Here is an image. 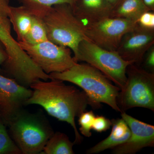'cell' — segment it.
Masks as SVG:
<instances>
[{
  "label": "cell",
  "instance_id": "obj_1",
  "mask_svg": "<svg viewBox=\"0 0 154 154\" xmlns=\"http://www.w3.org/2000/svg\"><path fill=\"white\" fill-rule=\"evenodd\" d=\"M32 94L25 105H36L43 107L51 116L71 125L74 130L75 144H79L83 137L77 129L75 118L86 110L91 103L84 91L63 81L52 79L38 80L30 86Z\"/></svg>",
  "mask_w": 154,
  "mask_h": 154
},
{
  "label": "cell",
  "instance_id": "obj_2",
  "mask_svg": "<svg viewBox=\"0 0 154 154\" xmlns=\"http://www.w3.org/2000/svg\"><path fill=\"white\" fill-rule=\"evenodd\" d=\"M49 75L51 79L72 83L82 88L94 109L100 108L101 104L104 103L116 112L121 113L117 103L120 88L90 65L77 63L65 71L52 73Z\"/></svg>",
  "mask_w": 154,
  "mask_h": 154
},
{
  "label": "cell",
  "instance_id": "obj_3",
  "mask_svg": "<svg viewBox=\"0 0 154 154\" xmlns=\"http://www.w3.org/2000/svg\"><path fill=\"white\" fill-rule=\"evenodd\" d=\"M46 28L48 39L51 42L71 49L76 55L79 44L88 39L86 26L74 14L68 4L56 5L40 15Z\"/></svg>",
  "mask_w": 154,
  "mask_h": 154
},
{
  "label": "cell",
  "instance_id": "obj_4",
  "mask_svg": "<svg viewBox=\"0 0 154 154\" xmlns=\"http://www.w3.org/2000/svg\"><path fill=\"white\" fill-rule=\"evenodd\" d=\"M7 127L11 138L23 154H41L54 133L44 116L23 109Z\"/></svg>",
  "mask_w": 154,
  "mask_h": 154
},
{
  "label": "cell",
  "instance_id": "obj_5",
  "mask_svg": "<svg viewBox=\"0 0 154 154\" xmlns=\"http://www.w3.org/2000/svg\"><path fill=\"white\" fill-rule=\"evenodd\" d=\"M74 57L77 63L85 62L99 70L120 90L126 83L127 69L133 64L125 60L117 51L104 49L88 39L81 42Z\"/></svg>",
  "mask_w": 154,
  "mask_h": 154
},
{
  "label": "cell",
  "instance_id": "obj_6",
  "mask_svg": "<svg viewBox=\"0 0 154 154\" xmlns=\"http://www.w3.org/2000/svg\"><path fill=\"white\" fill-rule=\"evenodd\" d=\"M124 88L117 98L122 112L134 107H142L154 111V73L135 64L128 66Z\"/></svg>",
  "mask_w": 154,
  "mask_h": 154
},
{
  "label": "cell",
  "instance_id": "obj_7",
  "mask_svg": "<svg viewBox=\"0 0 154 154\" xmlns=\"http://www.w3.org/2000/svg\"><path fill=\"white\" fill-rule=\"evenodd\" d=\"M19 43L33 62L47 74L65 71L78 63L72 56L71 49L49 40L33 45Z\"/></svg>",
  "mask_w": 154,
  "mask_h": 154
},
{
  "label": "cell",
  "instance_id": "obj_8",
  "mask_svg": "<svg viewBox=\"0 0 154 154\" xmlns=\"http://www.w3.org/2000/svg\"><path fill=\"white\" fill-rule=\"evenodd\" d=\"M137 25L129 19L108 17L87 26L86 36L99 47L116 51L125 34Z\"/></svg>",
  "mask_w": 154,
  "mask_h": 154
},
{
  "label": "cell",
  "instance_id": "obj_9",
  "mask_svg": "<svg viewBox=\"0 0 154 154\" xmlns=\"http://www.w3.org/2000/svg\"><path fill=\"white\" fill-rule=\"evenodd\" d=\"M32 94L31 89L0 74V118L6 126L23 109Z\"/></svg>",
  "mask_w": 154,
  "mask_h": 154
},
{
  "label": "cell",
  "instance_id": "obj_10",
  "mask_svg": "<svg viewBox=\"0 0 154 154\" xmlns=\"http://www.w3.org/2000/svg\"><path fill=\"white\" fill-rule=\"evenodd\" d=\"M154 44V30L138 25L125 34L116 51L125 60L139 66L146 52Z\"/></svg>",
  "mask_w": 154,
  "mask_h": 154
},
{
  "label": "cell",
  "instance_id": "obj_11",
  "mask_svg": "<svg viewBox=\"0 0 154 154\" xmlns=\"http://www.w3.org/2000/svg\"><path fill=\"white\" fill-rule=\"evenodd\" d=\"M121 118L129 127L131 136L126 142L113 148V154H135L146 147L154 146V126L127 114L121 113Z\"/></svg>",
  "mask_w": 154,
  "mask_h": 154
},
{
  "label": "cell",
  "instance_id": "obj_12",
  "mask_svg": "<svg viewBox=\"0 0 154 154\" xmlns=\"http://www.w3.org/2000/svg\"><path fill=\"white\" fill-rule=\"evenodd\" d=\"M73 12L86 27L110 17L112 7L107 0H75Z\"/></svg>",
  "mask_w": 154,
  "mask_h": 154
},
{
  "label": "cell",
  "instance_id": "obj_13",
  "mask_svg": "<svg viewBox=\"0 0 154 154\" xmlns=\"http://www.w3.org/2000/svg\"><path fill=\"white\" fill-rule=\"evenodd\" d=\"M112 130L108 137L88 149L87 154H98L108 149H113L126 142L131 136L129 127L122 118L113 119Z\"/></svg>",
  "mask_w": 154,
  "mask_h": 154
},
{
  "label": "cell",
  "instance_id": "obj_14",
  "mask_svg": "<svg viewBox=\"0 0 154 154\" xmlns=\"http://www.w3.org/2000/svg\"><path fill=\"white\" fill-rule=\"evenodd\" d=\"M33 14L24 5L10 6L8 18L17 35L18 42H23L28 35L32 24Z\"/></svg>",
  "mask_w": 154,
  "mask_h": 154
},
{
  "label": "cell",
  "instance_id": "obj_15",
  "mask_svg": "<svg viewBox=\"0 0 154 154\" xmlns=\"http://www.w3.org/2000/svg\"><path fill=\"white\" fill-rule=\"evenodd\" d=\"M150 11L143 0H120L112 8L110 17L129 19L137 22L141 14Z\"/></svg>",
  "mask_w": 154,
  "mask_h": 154
},
{
  "label": "cell",
  "instance_id": "obj_16",
  "mask_svg": "<svg viewBox=\"0 0 154 154\" xmlns=\"http://www.w3.org/2000/svg\"><path fill=\"white\" fill-rule=\"evenodd\" d=\"M74 145L66 134L57 131L50 138L41 154H74Z\"/></svg>",
  "mask_w": 154,
  "mask_h": 154
},
{
  "label": "cell",
  "instance_id": "obj_17",
  "mask_svg": "<svg viewBox=\"0 0 154 154\" xmlns=\"http://www.w3.org/2000/svg\"><path fill=\"white\" fill-rule=\"evenodd\" d=\"M47 40H48L47 31L42 18L40 16L33 14L31 27L23 42L33 45Z\"/></svg>",
  "mask_w": 154,
  "mask_h": 154
},
{
  "label": "cell",
  "instance_id": "obj_18",
  "mask_svg": "<svg viewBox=\"0 0 154 154\" xmlns=\"http://www.w3.org/2000/svg\"><path fill=\"white\" fill-rule=\"evenodd\" d=\"M30 9L33 14L40 16L45 11L51 7L60 4H68L71 6L75 0H18Z\"/></svg>",
  "mask_w": 154,
  "mask_h": 154
},
{
  "label": "cell",
  "instance_id": "obj_19",
  "mask_svg": "<svg viewBox=\"0 0 154 154\" xmlns=\"http://www.w3.org/2000/svg\"><path fill=\"white\" fill-rule=\"evenodd\" d=\"M6 127L0 118V154H22L9 134Z\"/></svg>",
  "mask_w": 154,
  "mask_h": 154
},
{
  "label": "cell",
  "instance_id": "obj_20",
  "mask_svg": "<svg viewBox=\"0 0 154 154\" xmlns=\"http://www.w3.org/2000/svg\"><path fill=\"white\" fill-rule=\"evenodd\" d=\"M95 117V114L92 110L85 111L79 116L78 122L80 125L79 131L84 136L90 137L92 136L91 131Z\"/></svg>",
  "mask_w": 154,
  "mask_h": 154
},
{
  "label": "cell",
  "instance_id": "obj_21",
  "mask_svg": "<svg viewBox=\"0 0 154 154\" xmlns=\"http://www.w3.org/2000/svg\"><path fill=\"white\" fill-rule=\"evenodd\" d=\"M112 121L102 116H96L92 126V129L97 132L101 133L106 131L112 126Z\"/></svg>",
  "mask_w": 154,
  "mask_h": 154
},
{
  "label": "cell",
  "instance_id": "obj_22",
  "mask_svg": "<svg viewBox=\"0 0 154 154\" xmlns=\"http://www.w3.org/2000/svg\"><path fill=\"white\" fill-rule=\"evenodd\" d=\"M137 23L142 28L154 30V11H146L141 14L138 19Z\"/></svg>",
  "mask_w": 154,
  "mask_h": 154
},
{
  "label": "cell",
  "instance_id": "obj_23",
  "mask_svg": "<svg viewBox=\"0 0 154 154\" xmlns=\"http://www.w3.org/2000/svg\"><path fill=\"white\" fill-rule=\"evenodd\" d=\"M144 65L148 71L153 72L154 70V46L153 45L146 52L144 57Z\"/></svg>",
  "mask_w": 154,
  "mask_h": 154
},
{
  "label": "cell",
  "instance_id": "obj_24",
  "mask_svg": "<svg viewBox=\"0 0 154 154\" xmlns=\"http://www.w3.org/2000/svg\"><path fill=\"white\" fill-rule=\"evenodd\" d=\"M10 7L9 0H0V19H8Z\"/></svg>",
  "mask_w": 154,
  "mask_h": 154
},
{
  "label": "cell",
  "instance_id": "obj_25",
  "mask_svg": "<svg viewBox=\"0 0 154 154\" xmlns=\"http://www.w3.org/2000/svg\"><path fill=\"white\" fill-rule=\"evenodd\" d=\"M8 57V54L2 42L0 41V70L2 69L1 67L7 60Z\"/></svg>",
  "mask_w": 154,
  "mask_h": 154
},
{
  "label": "cell",
  "instance_id": "obj_26",
  "mask_svg": "<svg viewBox=\"0 0 154 154\" xmlns=\"http://www.w3.org/2000/svg\"><path fill=\"white\" fill-rule=\"evenodd\" d=\"M143 2L150 11H154V0H143Z\"/></svg>",
  "mask_w": 154,
  "mask_h": 154
},
{
  "label": "cell",
  "instance_id": "obj_27",
  "mask_svg": "<svg viewBox=\"0 0 154 154\" xmlns=\"http://www.w3.org/2000/svg\"><path fill=\"white\" fill-rule=\"evenodd\" d=\"M107 1L110 6L113 8L118 2L120 1V0H107Z\"/></svg>",
  "mask_w": 154,
  "mask_h": 154
}]
</instances>
